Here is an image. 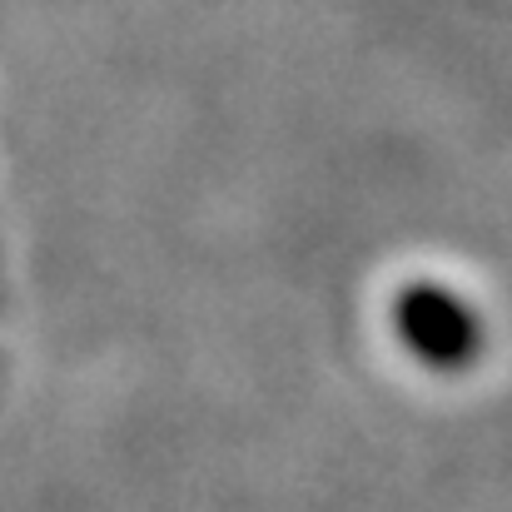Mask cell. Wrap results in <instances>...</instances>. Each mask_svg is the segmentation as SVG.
Instances as JSON below:
<instances>
[{
    "label": "cell",
    "mask_w": 512,
    "mask_h": 512,
    "mask_svg": "<svg viewBox=\"0 0 512 512\" xmlns=\"http://www.w3.org/2000/svg\"><path fill=\"white\" fill-rule=\"evenodd\" d=\"M398 329H403L408 348L433 368H458L478 348L473 314L448 289H433V284H413L398 299Z\"/></svg>",
    "instance_id": "1"
}]
</instances>
